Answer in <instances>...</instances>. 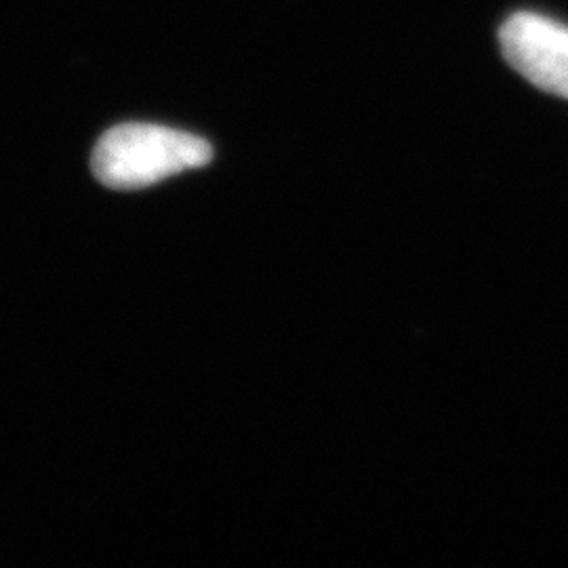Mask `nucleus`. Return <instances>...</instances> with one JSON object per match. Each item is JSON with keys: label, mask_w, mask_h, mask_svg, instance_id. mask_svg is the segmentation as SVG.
<instances>
[{"label": "nucleus", "mask_w": 568, "mask_h": 568, "mask_svg": "<svg viewBox=\"0 0 568 568\" xmlns=\"http://www.w3.org/2000/svg\"><path fill=\"white\" fill-rule=\"evenodd\" d=\"M213 148L203 138L161 124L126 122L112 126L95 145L91 169L114 190H142L190 169L211 163Z\"/></svg>", "instance_id": "1"}, {"label": "nucleus", "mask_w": 568, "mask_h": 568, "mask_svg": "<svg viewBox=\"0 0 568 568\" xmlns=\"http://www.w3.org/2000/svg\"><path fill=\"white\" fill-rule=\"evenodd\" d=\"M501 53L530 84L568 100V26L537 13H514L499 30Z\"/></svg>", "instance_id": "2"}]
</instances>
